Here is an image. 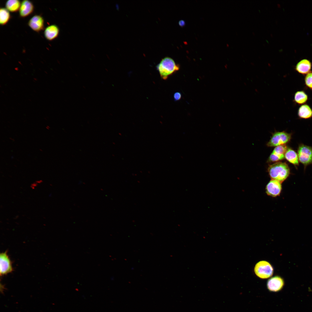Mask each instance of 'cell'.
I'll use <instances>...</instances> for the list:
<instances>
[{
	"label": "cell",
	"mask_w": 312,
	"mask_h": 312,
	"mask_svg": "<svg viewBox=\"0 0 312 312\" xmlns=\"http://www.w3.org/2000/svg\"><path fill=\"white\" fill-rule=\"evenodd\" d=\"M156 68L161 79L166 80L179 70L180 66L172 58L167 57L162 59L156 66Z\"/></svg>",
	"instance_id": "cell-1"
},
{
	"label": "cell",
	"mask_w": 312,
	"mask_h": 312,
	"mask_svg": "<svg viewBox=\"0 0 312 312\" xmlns=\"http://www.w3.org/2000/svg\"><path fill=\"white\" fill-rule=\"evenodd\" d=\"M268 172L271 179L278 181L282 183L289 177L290 169L287 164L285 162H276L270 165Z\"/></svg>",
	"instance_id": "cell-2"
},
{
	"label": "cell",
	"mask_w": 312,
	"mask_h": 312,
	"mask_svg": "<svg viewBox=\"0 0 312 312\" xmlns=\"http://www.w3.org/2000/svg\"><path fill=\"white\" fill-rule=\"evenodd\" d=\"M254 272L259 278L265 279L272 276L273 273V268L268 262L262 261L256 264L254 268Z\"/></svg>",
	"instance_id": "cell-3"
},
{
	"label": "cell",
	"mask_w": 312,
	"mask_h": 312,
	"mask_svg": "<svg viewBox=\"0 0 312 312\" xmlns=\"http://www.w3.org/2000/svg\"><path fill=\"white\" fill-rule=\"evenodd\" d=\"M299 161L305 168L308 165L312 164V147L300 144L298 150Z\"/></svg>",
	"instance_id": "cell-4"
},
{
	"label": "cell",
	"mask_w": 312,
	"mask_h": 312,
	"mask_svg": "<svg viewBox=\"0 0 312 312\" xmlns=\"http://www.w3.org/2000/svg\"><path fill=\"white\" fill-rule=\"evenodd\" d=\"M291 138V134L285 131L274 133L267 145L268 147H276L284 145L289 142Z\"/></svg>",
	"instance_id": "cell-5"
},
{
	"label": "cell",
	"mask_w": 312,
	"mask_h": 312,
	"mask_svg": "<svg viewBox=\"0 0 312 312\" xmlns=\"http://www.w3.org/2000/svg\"><path fill=\"white\" fill-rule=\"evenodd\" d=\"M13 271L12 262L7 254V251L0 254V273L3 276L11 273Z\"/></svg>",
	"instance_id": "cell-6"
},
{
	"label": "cell",
	"mask_w": 312,
	"mask_h": 312,
	"mask_svg": "<svg viewBox=\"0 0 312 312\" xmlns=\"http://www.w3.org/2000/svg\"><path fill=\"white\" fill-rule=\"evenodd\" d=\"M282 190L281 183L271 179L265 187V192L268 196L276 197L280 195Z\"/></svg>",
	"instance_id": "cell-7"
},
{
	"label": "cell",
	"mask_w": 312,
	"mask_h": 312,
	"mask_svg": "<svg viewBox=\"0 0 312 312\" xmlns=\"http://www.w3.org/2000/svg\"><path fill=\"white\" fill-rule=\"evenodd\" d=\"M288 148L285 144L276 146L269 157L268 161L277 162L283 159Z\"/></svg>",
	"instance_id": "cell-8"
},
{
	"label": "cell",
	"mask_w": 312,
	"mask_h": 312,
	"mask_svg": "<svg viewBox=\"0 0 312 312\" xmlns=\"http://www.w3.org/2000/svg\"><path fill=\"white\" fill-rule=\"evenodd\" d=\"M28 24L33 30L39 32L44 29V20L42 17L40 15H36L29 19Z\"/></svg>",
	"instance_id": "cell-9"
},
{
	"label": "cell",
	"mask_w": 312,
	"mask_h": 312,
	"mask_svg": "<svg viewBox=\"0 0 312 312\" xmlns=\"http://www.w3.org/2000/svg\"><path fill=\"white\" fill-rule=\"evenodd\" d=\"M284 285V281L283 278L277 276L270 278L267 283V287L268 289L273 292L280 291Z\"/></svg>",
	"instance_id": "cell-10"
},
{
	"label": "cell",
	"mask_w": 312,
	"mask_h": 312,
	"mask_svg": "<svg viewBox=\"0 0 312 312\" xmlns=\"http://www.w3.org/2000/svg\"><path fill=\"white\" fill-rule=\"evenodd\" d=\"M312 63L307 59H302L296 65L295 69L299 73L306 75L311 72Z\"/></svg>",
	"instance_id": "cell-11"
},
{
	"label": "cell",
	"mask_w": 312,
	"mask_h": 312,
	"mask_svg": "<svg viewBox=\"0 0 312 312\" xmlns=\"http://www.w3.org/2000/svg\"><path fill=\"white\" fill-rule=\"evenodd\" d=\"M34 7L31 2L28 0L23 1L19 10L20 16L22 18L26 17L34 11Z\"/></svg>",
	"instance_id": "cell-12"
},
{
	"label": "cell",
	"mask_w": 312,
	"mask_h": 312,
	"mask_svg": "<svg viewBox=\"0 0 312 312\" xmlns=\"http://www.w3.org/2000/svg\"><path fill=\"white\" fill-rule=\"evenodd\" d=\"M59 33V29L55 25H52L47 26L45 29L44 36L49 41H52L57 38Z\"/></svg>",
	"instance_id": "cell-13"
},
{
	"label": "cell",
	"mask_w": 312,
	"mask_h": 312,
	"mask_svg": "<svg viewBox=\"0 0 312 312\" xmlns=\"http://www.w3.org/2000/svg\"><path fill=\"white\" fill-rule=\"evenodd\" d=\"M298 114V117L301 118H311L312 117V109L307 104L302 105L299 107Z\"/></svg>",
	"instance_id": "cell-14"
},
{
	"label": "cell",
	"mask_w": 312,
	"mask_h": 312,
	"mask_svg": "<svg viewBox=\"0 0 312 312\" xmlns=\"http://www.w3.org/2000/svg\"><path fill=\"white\" fill-rule=\"evenodd\" d=\"M285 158L289 162L295 166L299 165L298 154L293 150L288 148L285 154Z\"/></svg>",
	"instance_id": "cell-15"
},
{
	"label": "cell",
	"mask_w": 312,
	"mask_h": 312,
	"mask_svg": "<svg viewBox=\"0 0 312 312\" xmlns=\"http://www.w3.org/2000/svg\"><path fill=\"white\" fill-rule=\"evenodd\" d=\"M308 96L307 94L303 91H299L296 92L294 94V101L298 105L305 104L308 100Z\"/></svg>",
	"instance_id": "cell-16"
},
{
	"label": "cell",
	"mask_w": 312,
	"mask_h": 312,
	"mask_svg": "<svg viewBox=\"0 0 312 312\" xmlns=\"http://www.w3.org/2000/svg\"><path fill=\"white\" fill-rule=\"evenodd\" d=\"M21 2L18 0H8L5 4L6 8L9 12H14L19 10Z\"/></svg>",
	"instance_id": "cell-17"
},
{
	"label": "cell",
	"mask_w": 312,
	"mask_h": 312,
	"mask_svg": "<svg viewBox=\"0 0 312 312\" xmlns=\"http://www.w3.org/2000/svg\"><path fill=\"white\" fill-rule=\"evenodd\" d=\"M9 11L6 8H2L0 9V24L3 25L7 24L10 18Z\"/></svg>",
	"instance_id": "cell-18"
},
{
	"label": "cell",
	"mask_w": 312,
	"mask_h": 312,
	"mask_svg": "<svg viewBox=\"0 0 312 312\" xmlns=\"http://www.w3.org/2000/svg\"><path fill=\"white\" fill-rule=\"evenodd\" d=\"M304 81L306 86L312 90V72H311L306 75Z\"/></svg>",
	"instance_id": "cell-19"
},
{
	"label": "cell",
	"mask_w": 312,
	"mask_h": 312,
	"mask_svg": "<svg viewBox=\"0 0 312 312\" xmlns=\"http://www.w3.org/2000/svg\"><path fill=\"white\" fill-rule=\"evenodd\" d=\"M181 98V94L179 92H175L173 95V98L175 101H176L179 100Z\"/></svg>",
	"instance_id": "cell-20"
},
{
	"label": "cell",
	"mask_w": 312,
	"mask_h": 312,
	"mask_svg": "<svg viewBox=\"0 0 312 312\" xmlns=\"http://www.w3.org/2000/svg\"><path fill=\"white\" fill-rule=\"evenodd\" d=\"M179 23L180 26L183 27L185 25V22L183 20H181L179 22Z\"/></svg>",
	"instance_id": "cell-21"
},
{
	"label": "cell",
	"mask_w": 312,
	"mask_h": 312,
	"mask_svg": "<svg viewBox=\"0 0 312 312\" xmlns=\"http://www.w3.org/2000/svg\"><path fill=\"white\" fill-rule=\"evenodd\" d=\"M46 128L47 130H49L50 128V127L49 125H47L46 126Z\"/></svg>",
	"instance_id": "cell-22"
},
{
	"label": "cell",
	"mask_w": 312,
	"mask_h": 312,
	"mask_svg": "<svg viewBox=\"0 0 312 312\" xmlns=\"http://www.w3.org/2000/svg\"><path fill=\"white\" fill-rule=\"evenodd\" d=\"M10 139L12 141H14V139L12 138H10Z\"/></svg>",
	"instance_id": "cell-23"
},
{
	"label": "cell",
	"mask_w": 312,
	"mask_h": 312,
	"mask_svg": "<svg viewBox=\"0 0 312 312\" xmlns=\"http://www.w3.org/2000/svg\"><path fill=\"white\" fill-rule=\"evenodd\" d=\"M266 40V41H267V42L268 43V41H267V40Z\"/></svg>",
	"instance_id": "cell-24"
}]
</instances>
